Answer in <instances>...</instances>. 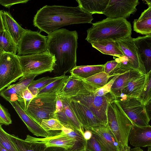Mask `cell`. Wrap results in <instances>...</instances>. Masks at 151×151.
<instances>
[{"instance_id":"1","label":"cell","mask_w":151,"mask_h":151,"mask_svg":"<svg viewBox=\"0 0 151 151\" xmlns=\"http://www.w3.org/2000/svg\"><path fill=\"white\" fill-rule=\"evenodd\" d=\"M93 18L79 6L45 5L35 15L33 25L48 35L63 27L75 24L92 23Z\"/></svg>"},{"instance_id":"2","label":"cell","mask_w":151,"mask_h":151,"mask_svg":"<svg viewBox=\"0 0 151 151\" xmlns=\"http://www.w3.org/2000/svg\"><path fill=\"white\" fill-rule=\"evenodd\" d=\"M48 52L56 59L54 70L65 75L76 66L78 35L76 31L65 28L57 29L48 35Z\"/></svg>"},{"instance_id":"3","label":"cell","mask_w":151,"mask_h":151,"mask_svg":"<svg viewBox=\"0 0 151 151\" xmlns=\"http://www.w3.org/2000/svg\"><path fill=\"white\" fill-rule=\"evenodd\" d=\"M87 32L86 40L90 43L103 40L116 41L131 36V25L125 19L107 17L92 23Z\"/></svg>"},{"instance_id":"4","label":"cell","mask_w":151,"mask_h":151,"mask_svg":"<svg viewBox=\"0 0 151 151\" xmlns=\"http://www.w3.org/2000/svg\"><path fill=\"white\" fill-rule=\"evenodd\" d=\"M107 122V125L119 144L124 148H130L128 145V138L133 124L116 100L109 105Z\"/></svg>"},{"instance_id":"5","label":"cell","mask_w":151,"mask_h":151,"mask_svg":"<svg viewBox=\"0 0 151 151\" xmlns=\"http://www.w3.org/2000/svg\"><path fill=\"white\" fill-rule=\"evenodd\" d=\"M59 93L55 92L37 95L25 111L40 125L44 119H57L56 102Z\"/></svg>"},{"instance_id":"6","label":"cell","mask_w":151,"mask_h":151,"mask_svg":"<svg viewBox=\"0 0 151 151\" xmlns=\"http://www.w3.org/2000/svg\"><path fill=\"white\" fill-rule=\"evenodd\" d=\"M17 56L23 73V80L54 70L56 59L48 52L41 53Z\"/></svg>"},{"instance_id":"7","label":"cell","mask_w":151,"mask_h":151,"mask_svg":"<svg viewBox=\"0 0 151 151\" xmlns=\"http://www.w3.org/2000/svg\"><path fill=\"white\" fill-rule=\"evenodd\" d=\"M23 76L17 55L6 52L0 54V91Z\"/></svg>"},{"instance_id":"8","label":"cell","mask_w":151,"mask_h":151,"mask_svg":"<svg viewBox=\"0 0 151 151\" xmlns=\"http://www.w3.org/2000/svg\"><path fill=\"white\" fill-rule=\"evenodd\" d=\"M79 102L86 107L102 124H107V112L109 104L115 97L111 92L103 96H98L92 93L85 96L70 98Z\"/></svg>"},{"instance_id":"9","label":"cell","mask_w":151,"mask_h":151,"mask_svg":"<svg viewBox=\"0 0 151 151\" xmlns=\"http://www.w3.org/2000/svg\"><path fill=\"white\" fill-rule=\"evenodd\" d=\"M116 100L133 124L139 127L149 125L145 105L138 98L124 96Z\"/></svg>"},{"instance_id":"10","label":"cell","mask_w":151,"mask_h":151,"mask_svg":"<svg viewBox=\"0 0 151 151\" xmlns=\"http://www.w3.org/2000/svg\"><path fill=\"white\" fill-rule=\"evenodd\" d=\"M48 52L47 37L26 29L17 45V55L21 56Z\"/></svg>"},{"instance_id":"11","label":"cell","mask_w":151,"mask_h":151,"mask_svg":"<svg viewBox=\"0 0 151 151\" xmlns=\"http://www.w3.org/2000/svg\"><path fill=\"white\" fill-rule=\"evenodd\" d=\"M104 151H130L120 145L107 124H101L88 128Z\"/></svg>"},{"instance_id":"12","label":"cell","mask_w":151,"mask_h":151,"mask_svg":"<svg viewBox=\"0 0 151 151\" xmlns=\"http://www.w3.org/2000/svg\"><path fill=\"white\" fill-rule=\"evenodd\" d=\"M138 0H110L103 14L107 18L125 19L137 11Z\"/></svg>"},{"instance_id":"13","label":"cell","mask_w":151,"mask_h":151,"mask_svg":"<svg viewBox=\"0 0 151 151\" xmlns=\"http://www.w3.org/2000/svg\"><path fill=\"white\" fill-rule=\"evenodd\" d=\"M25 140L29 141L42 142L45 144L47 147H60L68 150L72 149L76 144L79 146L85 147L87 145V141L82 142L75 138L69 137L62 131L55 135L43 138L34 137L27 135Z\"/></svg>"},{"instance_id":"14","label":"cell","mask_w":151,"mask_h":151,"mask_svg":"<svg viewBox=\"0 0 151 151\" xmlns=\"http://www.w3.org/2000/svg\"><path fill=\"white\" fill-rule=\"evenodd\" d=\"M83 80L70 76L65 85L58 95L59 98H70L90 94L96 90Z\"/></svg>"},{"instance_id":"15","label":"cell","mask_w":151,"mask_h":151,"mask_svg":"<svg viewBox=\"0 0 151 151\" xmlns=\"http://www.w3.org/2000/svg\"><path fill=\"white\" fill-rule=\"evenodd\" d=\"M116 42L124 55L129 59L134 69L142 74H146L145 68L138 55L134 38L129 36L119 40Z\"/></svg>"},{"instance_id":"16","label":"cell","mask_w":151,"mask_h":151,"mask_svg":"<svg viewBox=\"0 0 151 151\" xmlns=\"http://www.w3.org/2000/svg\"><path fill=\"white\" fill-rule=\"evenodd\" d=\"M69 99L70 107L83 126L84 130L102 124L85 106L79 102Z\"/></svg>"},{"instance_id":"17","label":"cell","mask_w":151,"mask_h":151,"mask_svg":"<svg viewBox=\"0 0 151 151\" xmlns=\"http://www.w3.org/2000/svg\"><path fill=\"white\" fill-rule=\"evenodd\" d=\"M134 42L146 74L151 70V33L134 38Z\"/></svg>"},{"instance_id":"18","label":"cell","mask_w":151,"mask_h":151,"mask_svg":"<svg viewBox=\"0 0 151 151\" xmlns=\"http://www.w3.org/2000/svg\"><path fill=\"white\" fill-rule=\"evenodd\" d=\"M128 141L135 147L151 146V126L139 127L133 124Z\"/></svg>"},{"instance_id":"19","label":"cell","mask_w":151,"mask_h":151,"mask_svg":"<svg viewBox=\"0 0 151 151\" xmlns=\"http://www.w3.org/2000/svg\"><path fill=\"white\" fill-rule=\"evenodd\" d=\"M28 130L34 135L44 138L53 136L51 131H46L36 122L25 111L17 101L9 102Z\"/></svg>"},{"instance_id":"20","label":"cell","mask_w":151,"mask_h":151,"mask_svg":"<svg viewBox=\"0 0 151 151\" xmlns=\"http://www.w3.org/2000/svg\"><path fill=\"white\" fill-rule=\"evenodd\" d=\"M36 76L19 80L17 83L11 85L0 91L1 96L9 102L17 101L21 105L22 103L21 93L23 90L28 88Z\"/></svg>"},{"instance_id":"21","label":"cell","mask_w":151,"mask_h":151,"mask_svg":"<svg viewBox=\"0 0 151 151\" xmlns=\"http://www.w3.org/2000/svg\"><path fill=\"white\" fill-rule=\"evenodd\" d=\"M0 17L2 20L5 30L17 45L26 29L22 28L6 11L1 10Z\"/></svg>"},{"instance_id":"22","label":"cell","mask_w":151,"mask_h":151,"mask_svg":"<svg viewBox=\"0 0 151 151\" xmlns=\"http://www.w3.org/2000/svg\"><path fill=\"white\" fill-rule=\"evenodd\" d=\"M146 79V74H142L134 78L123 89L120 97L125 96L139 98L143 90Z\"/></svg>"},{"instance_id":"23","label":"cell","mask_w":151,"mask_h":151,"mask_svg":"<svg viewBox=\"0 0 151 151\" xmlns=\"http://www.w3.org/2000/svg\"><path fill=\"white\" fill-rule=\"evenodd\" d=\"M141 74L138 71L132 70L119 74L114 81L111 91L115 99L121 96L123 89L129 82Z\"/></svg>"},{"instance_id":"24","label":"cell","mask_w":151,"mask_h":151,"mask_svg":"<svg viewBox=\"0 0 151 151\" xmlns=\"http://www.w3.org/2000/svg\"><path fill=\"white\" fill-rule=\"evenodd\" d=\"M92 46L103 54L120 58L124 55L116 41L103 40L91 43Z\"/></svg>"},{"instance_id":"25","label":"cell","mask_w":151,"mask_h":151,"mask_svg":"<svg viewBox=\"0 0 151 151\" xmlns=\"http://www.w3.org/2000/svg\"><path fill=\"white\" fill-rule=\"evenodd\" d=\"M110 0H76L80 7L85 12L92 14H103Z\"/></svg>"},{"instance_id":"26","label":"cell","mask_w":151,"mask_h":151,"mask_svg":"<svg viewBox=\"0 0 151 151\" xmlns=\"http://www.w3.org/2000/svg\"><path fill=\"white\" fill-rule=\"evenodd\" d=\"M9 135L19 151H44L47 147L45 144L42 142L27 141L14 134Z\"/></svg>"},{"instance_id":"27","label":"cell","mask_w":151,"mask_h":151,"mask_svg":"<svg viewBox=\"0 0 151 151\" xmlns=\"http://www.w3.org/2000/svg\"><path fill=\"white\" fill-rule=\"evenodd\" d=\"M104 71V65H99L76 66L70 72L72 76L83 79Z\"/></svg>"},{"instance_id":"28","label":"cell","mask_w":151,"mask_h":151,"mask_svg":"<svg viewBox=\"0 0 151 151\" xmlns=\"http://www.w3.org/2000/svg\"><path fill=\"white\" fill-rule=\"evenodd\" d=\"M17 45L5 30L0 31V54L3 52L17 55Z\"/></svg>"},{"instance_id":"29","label":"cell","mask_w":151,"mask_h":151,"mask_svg":"<svg viewBox=\"0 0 151 151\" xmlns=\"http://www.w3.org/2000/svg\"><path fill=\"white\" fill-rule=\"evenodd\" d=\"M60 98L62 101L65 114L72 128L78 131L83 136L84 132V129L70 107L69 99Z\"/></svg>"},{"instance_id":"30","label":"cell","mask_w":151,"mask_h":151,"mask_svg":"<svg viewBox=\"0 0 151 151\" xmlns=\"http://www.w3.org/2000/svg\"><path fill=\"white\" fill-rule=\"evenodd\" d=\"M62 76L54 77L47 76L33 81L28 86V88L35 96L38 94L39 90L60 78Z\"/></svg>"},{"instance_id":"31","label":"cell","mask_w":151,"mask_h":151,"mask_svg":"<svg viewBox=\"0 0 151 151\" xmlns=\"http://www.w3.org/2000/svg\"><path fill=\"white\" fill-rule=\"evenodd\" d=\"M69 76L65 75L62 76L58 79L40 90L37 95L55 92L60 93L66 84Z\"/></svg>"},{"instance_id":"32","label":"cell","mask_w":151,"mask_h":151,"mask_svg":"<svg viewBox=\"0 0 151 151\" xmlns=\"http://www.w3.org/2000/svg\"><path fill=\"white\" fill-rule=\"evenodd\" d=\"M112 76H113L112 75L109 76L102 72L82 80L97 89L105 86L109 78Z\"/></svg>"},{"instance_id":"33","label":"cell","mask_w":151,"mask_h":151,"mask_svg":"<svg viewBox=\"0 0 151 151\" xmlns=\"http://www.w3.org/2000/svg\"><path fill=\"white\" fill-rule=\"evenodd\" d=\"M133 27L134 30L138 33L145 35L151 33V18L140 20L135 19Z\"/></svg>"},{"instance_id":"34","label":"cell","mask_w":151,"mask_h":151,"mask_svg":"<svg viewBox=\"0 0 151 151\" xmlns=\"http://www.w3.org/2000/svg\"><path fill=\"white\" fill-rule=\"evenodd\" d=\"M0 144L8 151H19L12 141L9 134L0 125Z\"/></svg>"},{"instance_id":"35","label":"cell","mask_w":151,"mask_h":151,"mask_svg":"<svg viewBox=\"0 0 151 151\" xmlns=\"http://www.w3.org/2000/svg\"><path fill=\"white\" fill-rule=\"evenodd\" d=\"M138 98L145 105L151 99V70L146 74L145 84Z\"/></svg>"},{"instance_id":"36","label":"cell","mask_w":151,"mask_h":151,"mask_svg":"<svg viewBox=\"0 0 151 151\" xmlns=\"http://www.w3.org/2000/svg\"><path fill=\"white\" fill-rule=\"evenodd\" d=\"M56 113L57 119L63 125L73 128L65 114L62 100L58 96L56 102Z\"/></svg>"},{"instance_id":"37","label":"cell","mask_w":151,"mask_h":151,"mask_svg":"<svg viewBox=\"0 0 151 151\" xmlns=\"http://www.w3.org/2000/svg\"><path fill=\"white\" fill-rule=\"evenodd\" d=\"M40 126L46 131L62 130L63 125L57 119H44Z\"/></svg>"},{"instance_id":"38","label":"cell","mask_w":151,"mask_h":151,"mask_svg":"<svg viewBox=\"0 0 151 151\" xmlns=\"http://www.w3.org/2000/svg\"><path fill=\"white\" fill-rule=\"evenodd\" d=\"M119 75H116L103 87L96 89L92 94L98 96H103L111 92L113 84Z\"/></svg>"},{"instance_id":"39","label":"cell","mask_w":151,"mask_h":151,"mask_svg":"<svg viewBox=\"0 0 151 151\" xmlns=\"http://www.w3.org/2000/svg\"><path fill=\"white\" fill-rule=\"evenodd\" d=\"M20 95L22 100V103L21 106L25 111L30 102L36 96L32 93L28 88L23 90Z\"/></svg>"},{"instance_id":"40","label":"cell","mask_w":151,"mask_h":151,"mask_svg":"<svg viewBox=\"0 0 151 151\" xmlns=\"http://www.w3.org/2000/svg\"><path fill=\"white\" fill-rule=\"evenodd\" d=\"M12 122L11 115L7 109L0 104V125H8Z\"/></svg>"},{"instance_id":"41","label":"cell","mask_w":151,"mask_h":151,"mask_svg":"<svg viewBox=\"0 0 151 151\" xmlns=\"http://www.w3.org/2000/svg\"><path fill=\"white\" fill-rule=\"evenodd\" d=\"M86 149L89 151H104L93 134L91 138L87 141Z\"/></svg>"},{"instance_id":"42","label":"cell","mask_w":151,"mask_h":151,"mask_svg":"<svg viewBox=\"0 0 151 151\" xmlns=\"http://www.w3.org/2000/svg\"><path fill=\"white\" fill-rule=\"evenodd\" d=\"M118 65V63L115 60L107 62L104 65V72L109 76L112 75Z\"/></svg>"},{"instance_id":"43","label":"cell","mask_w":151,"mask_h":151,"mask_svg":"<svg viewBox=\"0 0 151 151\" xmlns=\"http://www.w3.org/2000/svg\"><path fill=\"white\" fill-rule=\"evenodd\" d=\"M29 0H0V4L4 7L9 9L14 4L26 3Z\"/></svg>"},{"instance_id":"44","label":"cell","mask_w":151,"mask_h":151,"mask_svg":"<svg viewBox=\"0 0 151 151\" xmlns=\"http://www.w3.org/2000/svg\"><path fill=\"white\" fill-rule=\"evenodd\" d=\"M149 18H151V5L142 13L138 19L140 20Z\"/></svg>"},{"instance_id":"45","label":"cell","mask_w":151,"mask_h":151,"mask_svg":"<svg viewBox=\"0 0 151 151\" xmlns=\"http://www.w3.org/2000/svg\"><path fill=\"white\" fill-rule=\"evenodd\" d=\"M146 110L150 119H151V99L145 104Z\"/></svg>"},{"instance_id":"46","label":"cell","mask_w":151,"mask_h":151,"mask_svg":"<svg viewBox=\"0 0 151 151\" xmlns=\"http://www.w3.org/2000/svg\"><path fill=\"white\" fill-rule=\"evenodd\" d=\"M44 151H68V150L61 147H46Z\"/></svg>"},{"instance_id":"47","label":"cell","mask_w":151,"mask_h":151,"mask_svg":"<svg viewBox=\"0 0 151 151\" xmlns=\"http://www.w3.org/2000/svg\"><path fill=\"white\" fill-rule=\"evenodd\" d=\"M93 134L89 130H86L84 131L83 136L86 141L89 140L92 137Z\"/></svg>"},{"instance_id":"48","label":"cell","mask_w":151,"mask_h":151,"mask_svg":"<svg viewBox=\"0 0 151 151\" xmlns=\"http://www.w3.org/2000/svg\"><path fill=\"white\" fill-rule=\"evenodd\" d=\"M130 151H144L140 147H135L134 148L130 149Z\"/></svg>"},{"instance_id":"49","label":"cell","mask_w":151,"mask_h":151,"mask_svg":"<svg viewBox=\"0 0 151 151\" xmlns=\"http://www.w3.org/2000/svg\"><path fill=\"white\" fill-rule=\"evenodd\" d=\"M143 1H144L145 3L146 4H147L148 5V6L151 5V0H145Z\"/></svg>"},{"instance_id":"50","label":"cell","mask_w":151,"mask_h":151,"mask_svg":"<svg viewBox=\"0 0 151 151\" xmlns=\"http://www.w3.org/2000/svg\"><path fill=\"white\" fill-rule=\"evenodd\" d=\"M0 151H8L0 144Z\"/></svg>"},{"instance_id":"51","label":"cell","mask_w":151,"mask_h":151,"mask_svg":"<svg viewBox=\"0 0 151 151\" xmlns=\"http://www.w3.org/2000/svg\"><path fill=\"white\" fill-rule=\"evenodd\" d=\"M147 151H151V146L148 147Z\"/></svg>"},{"instance_id":"52","label":"cell","mask_w":151,"mask_h":151,"mask_svg":"<svg viewBox=\"0 0 151 151\" xmlns=\"http://www.w3.org/2000/svg\"><path fill=\"white\" fill-rule=\"evenodd\" d=\"M82 151H89L87 149H86V150H83Z\"/></svg>"}]
</instances>
